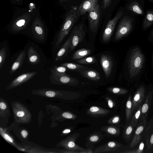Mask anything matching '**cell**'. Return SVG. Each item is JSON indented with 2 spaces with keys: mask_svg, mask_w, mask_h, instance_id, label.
<instances>
[{
  "mask_svg": "<svg viewBox=\"0 0 153 153\" xmlns=\"http://www.w3.org/2000/svg\"><path fill=\"white\" fill-rule=\"evenodd\" d=\"M80 15L79 6H72L66 14L65 21L58 35L55 44V48L56 49L59 48L61 44Z\"/></svg>",
  "mask_w": 153,
  "mask_h": 153,
  "instance_id": "6da1fadb",
  "label": "cell"
},
{
  "mask_svg": "<svg viewBox=\"0 0 153 153\" xmlns=\"http://www.w3.org/2000/svg\"><path fill=\"white\" fill-rule=\"evenodd\" d=\"M144 60V56L139 47L131 50L127 60L128 72L131 78L135 77L140 72Z\"/></svg>",
  "mask_w": 153,
  "mask_h": 153,
  "instance_id": "7a4b0ae2",
  "label": "cell"
},
{
  "mask_svg": "<svg viewBox=\"0 0 153 153\" xmlns=\"http://www.w3.org/2000/svg\"><path fill=\"white\" fill-rule=\"evenodd\" d=\"M133 20L130 18L125 16L120 22L115 33L114 39L118 40L128 35L132 27Z\"/></svg>",
  "mask_w": 153,
  "mask_h": 153,
  "instance_id": "3957f363",
  "label": "cell"
},
{
  "mask_svg": "<svg viewBox=\"0 0 153 153\" xmlns=\"http://www.w3.org/2000/svg\"><path fill=\"white\" fill-rule=\"evenodd\" d=\"M97 0L93 8L88 12V19L90 30L95 32L98 28L100 17V9Z\"/></svg>",
  "mask_w": 153,
  "mask_h": 153,
  "instance_id": "277c9868",
  "label": "cell"
},
{
  "mask_svg": "<svg viewBox=\"0 0 153 153\" xmlns=\"http://www.w3.org/2000/svg\"><path fill=\"white\" fill-rule=\"evenodd\" d=\"M49 79L53 83L55 84L75 86L79 83L76 79L66 74L57 75L51 73L49 76Z\"/></svg>",
  "mask_w": 153,
  "mask_h": 153,
  "instance_id": "5b68a950",
  "label": "cell"
},
{
  "mask_svg": "<svg viewBox=\"0 0 153 153\" xmlns=\"http://www.w3.org/2000/svg\"><path fill=\"white\" fill-rule=\"evenodd\" d=\"M123 14V12L120 10L112 19L108 21L102 34V39L104 42H107L110 40L117 22Z\"/></svg>",
  "mask_w": 153,
  "mask_h": 153,
  "instance_id": "8992f818",
  "label": "cell"
},
{
  "mask_svg": "<svg viewBox=\"0 0 153 153\" xmlns=\"http://www.w3.org/2000/svg\"><path fill=\"white\" fill-rule=\"evenodd\" d=\"M125 146L116 141H111L95 148L93 150V153H118L117 151L123 149Z\"/></svg>",
  "mask_w": 153,
  "mask_h": 153,
  "instance_id": "52a82bcc",
  "label": "cell"
},
{
  "mask_svg": "<svg viewBox=\"0 0 153 153\" xmlns=\"http://www.w3.org/2000/svg\"><path fill=\"white\" fill-rule=\"evenodd\" d=\"M147 152L152 153L153 150V118L148 123L143 136Z\"/></svg>",
  "mask_w": 153,
  "mask_h": 153,
  "instance_id": "ba28073f",
  "label": "cell"
},
{
  "mask_svg": "<svg viewBox=\"0 0 153 153\" xmlns=\"http://www.w3.org/2000/svg\"><path fill=\"white\" fill-rule=\"evenodd\" d=\"M85 33L83 24H79L74 27L71 33L72 38L69 52L74 50L79 43L83 41Z\"/></svg>",
  "mask_w": 153,
  "mask_h": 153,
  "instance_id": "9c48e42d",
  "label": "cell"
},
{
  "mask_svg": "<svg viewBox=\"0 0 153 153\" xmlns=\"http://www.w3.org/2000/svg\"><path fill=\"white\" fill-rule=\"evenodd\" d=\"M148 122L147 118L143 119L137 126L134 131V134L130 145V148H132L136 146L140 141L146 128Z\"/></svg>",
  "mask_w": 153,
  "mask_h": 153,
  "instance_id": "30bf717a",
  "label": "cell"
},
{
  "mask_svg": "<svg viewBox=\"0 0 153 153\" xmlns=\"http://www.w3.org/2000/svg\"><path fill=\"white\" fill-rule=\"evenodd\" d=\"M31 31L34 37L43 41L45 39V32L43 24L40 19L37 17L33 23Z\"/></svg>",
  "mask_w": 153,
  "mask_h": 153,
  "instance_id": "8fae6325",
  "label": "cell"
},
{
  "mask_svg": "<svg viewBox=\"0 0 153 153\" xmlns=\"http://www.w3.org/2000/svg\"><path fill=\"white\" fill-rule=\"evenodd\" d=\"M31 15L28 13H25L18 17L13 23V31L18 32L24 29L29 23Z\"/></svg>",
  "mask_w": 153,
  "mask_h": 153,
  "instance_id": "7c38bea8",
  "label": "cell"
},
{
  "mask_svg": "<svg viewBox=\"0 0 153 153\" xmlns=\"http://www.w3.org/2000/svg\"><path fill=\"white\" fill-rule=\"evenodd\" d=\"M145 93V88L143 85L140 86L134 95L132 100V115L141 103L144 101Z\"/></svg>",
  "mask_w": 153,
  "mask_h": 153,
  "instance_id": "4fadbf2b",
  "label": "cell"
},
{
  "mask_svg": "<svg viewBox=\"0 0 153 153\" xmlns=\"http://www.w3.org/2000/svg\"><path fill=\"white\" fill-rule=\"evenodd\" d=\"M100 62L105 76L108 78L111 73L113 66L112 58L108 55L102 54L101 56Z\"/></svg>",
  "mask_w": 153,
  "mask_h": 153,
  "instance_id": "5bb4252c",
  "label": "cell"
},
{
  "mask_svg": "<svg viewBox=\"0 0 153 153\" xmlns=\"http://www.w3.org/2000/svg\"><path fill=\"white\" fill-rule=\"evenodd\" d=\"M37 74L36 72H27L22 74L14 79L10 83L9 86L14 87L29 81Z\"/></svg>",
  "mask_w": 153,
  "mask_h": 153,
  "instance_id": "9a60e30c",
  "label": "cell"
},
{
  "mask_svg": "<svg viewBox=\"0 0 153 153\" xmlns=\"http://www.w3.org/2000/svg\"><path fill=\"white\" fill-rule=\"evenodd\" d=\"M72 35L71 34L69 37L62 46L57 53L55 59L56 61L61 60L68 54L71 45L72 40Z\"/></svg>",
  "mask_w": 153,
  "mask_h": 153,
  "instance_id": "2e32d148",
  "label": "cell"
},
{
  "mask_svg": "<svg viewBox=\"0 0 153 153\" xmlns=\"http://www.w3.org/2000/svg\"><path fill=\"white\" fill-rule=\"evenodd\" d=\"M153 91H149L142 106L139 119L147 118L153 98Z\"/></svg>",
  "mask_w": 153,
  "mask_h": 153,
  "instance_id": "e0dca14e",
  "label": "cell"
},
{
  "mask_svg": "<svg viewBox=\"0 0 153 153\" xmlns=\"http://www.w3.org/2000/svg\"><path fill=\"white\" fill-rule=\"evenodd\" d=\"M110 112V111L108 109L98 106H92L87 110L86 114L93 117H98L106 116Z\"/></svg>",
  "mask_w": 153,
  "mask_h": 153,
  "instance_id": "ac0fdd59",
  "label": "cell"
},
{
  "mask_svg": "<svg viewBox=\"0 0 153 153\" xmlns=\"http://www.w3.org/2000/svg\"><path fill=\"white\" fill-rule=\"evenodd\" d=\"M26 56L25 51H22L17 56L13 64L10 71V75L13 74L22 65Z\"/></svg>",
  "mask_w": 153,
  "mask_h": 153,
  "instance_id": "d6986e66",
  "label": "cell"
},
{
  "mask_svg": "<svg viewBox=\"0 0 153 153\" xmlns=\"http://www.w3.org/2000/svg\"><path fill=\"white\" fill-rule=\"evenodd\" d=\"M103 137V136L101 132L96 131L94 132L87 137L85 145L87 147H90L94 144L100 142Z\"/></svg>",
  "mask_w": 153,
  "mask_h": 153,
  "instance_id": "ffe728a7",
  "label": "cell"
},
{
  "mask_svg": "<svg viewBox=\"0 0 153 153\" xmlns=\"http://www.w3.org/2000/svg\"><path fill=\"white\" fill-rule=\"evenodd\" d=\"M27 57L29 62L32 65L37 64L40 62L39 53L32 46L30 47L28 50Z\"/></svg>",
  "mask_w": 153,
  "mask_h": 153,
  "instance_id": "44dd1931",
  "label": "cell"
},
{
  "mask_svg": "<svg viewBox=\"0 0 153 153\" xmlns=\"http://www.w3.org/2000/svg\"><path fill=\"white\" fill-rule=\"evenodd\" d=\"M97 0H85L79 6V10L81 15L88 12L93 8Z\"/></svg>",
  "mask_w": 153,
  "mask_h": 153,
  "instance_id": "7402d4cb",
  "label": "cell"
},
{
  "mask_svg": "<svg viewBox=\"0 0 153 153\" xmlns=\"http://www.w3.org/2000/svg\"><path fill=\"white\" fill-rule=\"evenodd\" d=\"M101 130L107 135L113 137L119 136L120 133V128L119 126L110 125L102 127Z\"/></svg>",
  "mask_w": 153,
  "mask_h": 153,
  "instance_id": "603a6c76",
  "label": "cell"
},
{
  "mask_svg": "<svg viewBox=\"0 0 153 153\" xmlns=\"http://www.w3.org/2000/svg\"><path fill=\"white\" fill-rule=\"evenodd\" d=\"M83 77L94 81H98L101 79L100 74L93 69H86L79 72Z\"/></svg>",
  "mask_w": 153,
  "mask_h": 153,
  "instance_id": "cb8c5ba5",
  "label": "cell"
},
{
  "mask_svg": "<svg viewBox=\"0 0 153 153\" xmlns=\"http://www.w3.org/2000/svg\"><path fill=\"white\" fill-rule=\"evenodd\" d=\"M60 65L65 67L67 70L80 72L88 69L86 66L73 63L66 62L61 64Z\"/></svg>",
  "mask_w": 153,
  "mask_h": 153,
  "instance_id": "d4e9b609",
  "label": "cell"
},
{
  "mask_svg": "<svg viewBox=\"0 0 153 153\" xmlns=\"http://www.w3.org/2000/svg\"><path fill=\"white\" fill-rule=\"evenodd\" d=\"M91 52V50L90 49L85 48L80 49L74 52L72 59L73 60L81 59L88 55Z\"/></svg>",
  "mask_w": 153,
  "mask_h": 153,
  "instance_id": "484cf974",
  "label": "cell"
},
{
  "mask_svg": "<svg viewBox=\"0 0 153 153\" xmlns=\"http://www.w3.org/2000/svg\"><path fill=\"white\" fill-rule=\"evenodd\" d=\"M135 127L132 123H130L124 128L122 135L126 141H127L130 139Z\"/></svg>",
  "mask_w": 153,
  "mask_h": 153,
  "instance_id": "4316f807",
  "label": "cell"
},
{
  "mask_svg": "<svg viewBox=\"0 0 153 153\" xmlns=\"http://www.w3.org/2000/svg\"><path fill=\"white\" fill-rule=\"evenodd\" d=\"M132 104L131 96L130 94L126 103V123L132 117Z\"/></svg>",
  "mask_w": 153,
  "mask_h": 153,
  "instance_id": "83f0119b",
  "label": "cell"
},
{
  "mask_svg": "<svg viewBox=\"0 0 153 153\" xmlns=\"http://www.w3.org/2000/svg\"><path fill=\"white\" fill-rule=\"evenodd\" d=\"M144 102V101L141 103L132 116L130 123H132L135 127L136 126L138 120L140 118L141 107Z\"/></svg>",
  "mask_w": 153,
  "mask_h": 153,
  "instance_id": "f1b7e54d",
  "label": "cell"
},
{
  "mask_svg": "<svg viewBox=\"0 0 153 153\" xmlns=\"http://www.w3.org/2000/svg\"><path fill=\"white\" fill-rule=\"evenodd\" d=\"M127 9L138 14L142 15L143 13L142 9L136 2H134L130 4L127 7Z\"/></svg>",
  "mask_w": 153,
  "mask_h": 153,
  "instance_id": "f546056e",
  "label": "cell"
},
{
  "mask_svg": "<svg viewBox=\"0 0 153 153\" xmlns=\"http://www.w3.org/2000/svg\"><path fill=\"white\" fill-rule=\"evenodd\" d=\"M67 70L66 68L62 66L55 65L50 70L51 73L57 75H62L66 74Z\"/></svg>",
  "mask_w": 153,
  "mask_h": 153,
  "instance_id": "4dcf8cb0",
  "label": "cell"
},
{
  "mask_svg": "<svg viewBox=\"0 0 153 153\" xmlns=\"http://www.w3.org/2000/svg\"><path fill=\"white\" fill-rule=\"evenodd\" d=\"M153 22V12H148L143 24V27L146 29L149 27Z\"/></svg>",
  "mask_w": 153,
  "mask_h": 153,
  "instance_id": "1f68e13d",
  "label": "cell"
},
{
  "mask_svg": "<svg viewBox=\"0 0 153 153\" xmlns=\"http://www.w3.org/2000/svg\"><path fill=\"white\" fill-rule=\"evenodd\" d=\"M97 62L96 58L94 56H89L80 59L76 62L82 64H91L95 63Z\"/></svg>",
  "mask_w": 153,
  "mask_h": 153,
  "instance_id": "d6a6232c",
  "label": "cell"
},
{
  "mask_svg": "<svg viewBox=\"0 0 153 153\" xmlns=\"http://www.w3.org/2000/svg\"><path fill=\"white\" fill-rule=\"evenodd\" d=\"M108 90L111 93L119 95H123L128 92L127 90L120 88L110 87L107 88Z\"/></svg>",
  "mask_w": 153,
  "mask_h": 153,
  "instance_id": "836d02e7",
  "label": "cell"
},
{
  "mask_svg": "<svg viewBox=\"0 0 153 153\" xmlns=\"http://www.w3.org/2000/svg\"><path fill=\"white\" fill-rule=\"evenodd\" d=\"M144 147V142L142 141H140L139 145L137 149H133L131 150H127L122 152V153H142L143 152Z\"/></svg>",
  "mask_w": 153,
  "mask_h": 153,
  "instance_id": "e575fe53",
  "label": "cell"
},
{
  "mask_svg": "<svg viewBox=\"0 0 153 153\" xmlns=\"http://www.w3.org/2000/svg\"><path fill=\"white\" fill-rule=\"evenodd\" d=\"M6 48L4 47L0 50V69L2 67L6 57Z\"/></svg>",
  "mask_w": 153,
  "mask_h": 153,
  "instance_id": "d590c367",
  "label": "cell"
},
{
  "mask_svg": "<svg viewBox=\"0 0 153 153\" xmlns=\"http://www.w3.org/2000/svg\"><path fill=\"white\" fill-rule=\"evenodd\" d=\"M120 117L118 115H115L109 119L107 123L111 125H117L120 122Z\"/></svg>",
  "mask_w": 153,
  "mask_h": 153,
  "instance_id": "8d00e7d4",
  "label": "cell"
},
{
  "mask_svg": "<svg viewBox=\"0 0 153 153\" xmlns=\"http://www.w3.org/2000/svg\"><path fill=\"white\" fill-rule=\"evenodd\" d=\"M62 115L64 118L72 120H74L77 117L75 114L70 112H64Z\"/></svg>",
  "mask_w": 153,
  "mask_h": 153,
  "instance_id": "74e56055",
  "label": "cell"
},
{
  "mask_svg": "<svg viewBox=\"0 0 153 153\" xmlns=\"http://www.w3.org/2000/svg\"><path fill=\"white\" fill-rule=\"evenodd\" d=\"M106 100L107 101L108 106L109 108H111L114 107L116 104L114 102L110 97H106Z\"/></svg>",
  "mask_w": 153,
  "mask_h": 153,
  "instance_id": "f35d334b",
  "label": "cell"
},
{
  "mask_svg": "<svg viewBox=\"0 0 153 153\" xmlns=\"http://www.w3.org/2000/svg\"><path fill=\"white\" fill-rule=\"evenodd\" d=\"M112 0H103L102 8L105 9L110 6Z\"/></svg>",
  "mask_w": 153,
  "mask_h": 153,
  "instance_id": "ab89813d",
  "label": "cell"
},
{
  "mask_svg": "<svg viewBox=\"0 0 153 153\" xmlns=\"http://www.w3.org/2000/svg\"><path fill=\"white\" fill-rule=\"evenodd\" d=\"M94 148V146H93L89 148H84L80 151V153H93Z\"/></svg>",
  "mask_w": 153,
  "mask_h": 153,
  "instance_id": "60d3db41",
  "label": "cell"
},
{
  "mask_svg": "<svg viewBox=\"0 0 153 153\" xmlns=\"http://www.w3.org/2000/svg\"><path fill=\"white\" fill-rule=\"evenodd\" d=\"M55 94V92L53 91H47L45 93L46 96L50 97H53Z\"/></svg>",
  "mask_w": 153,
  "mask_h": 153,
  "instance_id": "b9f144b4",
  "label": "cell"
},
{
  "mask_svg": "<svg viewBox=\"0 0 153 153\" xmlns=\"http://www.w3.org/2000/svg\"><path fill=\"white\" fill-rule=\"evenodd\" d=\"M72 130V128L66 129L63 131L62 133L64 134H68L71 132Z\"/></svg>",
  "mask_w": 153,
  "mask_h": 153,
  "instance_id": "7bdbcfd3",
  "label": "cell"
},
{
  "mask_svg": "<svg viewBox=\"0 0 153 153\" xmlns=\"http://www.w3.org/2000/svg\"><path fill=\"white\" fill-rule=\"evenodd\" d=\"M21 134L23 137L25 138L27 137L28 134V133L26 130H23L21 131Z\"/></svg>",
  "mask_w": 153,
  "mask_h": 153,
  "instance_id": "ee69618b",
  "label": "cell"
},
{
  "mask_svg": "<svg viewBox=\"0 0 153 153\" xmlns=\"http://www.w3.org/2000/svg\"><path fill=\"white\" fill-rule=\"evenodd\" d=\"M17 115L19 117H22L25 115V113L23 111H19L16 113Z\"/></svg>",
  "mask_w": 153,
  "mask_h": 153,
  "instance_id": "f6af8a7d",
  "label": "cell"
},
{
  "mask_svg": "<svg viewBox=\"0 0 153 153\" xmlns=\"http://www.w3.org/2000/svg\"><path fill=\"white\" fill-rule=\"evenodd\" d=\"M0 107L2 109H5L6 108L5 104L3 102H1L0 103Z\"/></svg>",
  "mask_w": 153,
  "mask_h": 153,
  "instance_id": "bcb514c9",
  "label": "cell"
},
{
  "mask_svg": "<svg viewBox=\"0 0 153 153\" xmlns=\"http://www.w3.org/2000/svg\"><path fill=\"white\" fill-rule=\"evenodd\" d=\"M5 137L7 139H8L10 142H13V140L8 135L5 134Z\"/></svg>",
  "mask_w": 153,
  "mask_h": 153,
  "instance_id": "7dc6e473",
  "label": "cell"
},
{
  "mask_svg": "<svg viewBox=\"0 0 153 153\" xmlns=\"http://www.w3.org/2000/svg\"><path fill=\"white\" fill-rule=\"evenodd\" d=\"M69 0H60V2H63L64 1H65Z\"/></svg>",
  "mask_w": 153,
  "mask_h": 153,
  "instance_id": "c3c4849f",
  "label": "cell"
},
{
  "mask_svg": "<svg viewBox=\"0 0 153 153\" xmlns=\"http://www.w3.org/2000/svg\"><path fill=\"white\" fill-rule=\"evenodd\" d=\"M152 61H153V53L152 54Z\"/></svg>",
  "mask_w": 153,
  "mask_h": 153,
  "instance_id": "681fc988",
  "label": "cell"
},
{
  "mask_svg": "<svg viewBox=\"0 0 153 153\" xmlns=\"http://www.w3.org/2000/svg\"><path fill=\"white\" fill-rule=\"evenodd\" d=\"M16 0V1H19V0Z\"/></svg>",
  "mask_w": 153,
  "mask_h": 153,
  "instance_id": "f907efd6",
  "label": "cell"
},
{
  "mask_svg": "<svg viewBox=\"0 0 153 153\" xmlns=\"http://www.w3.org/2000/svg\"></svg>",
  "mask_w": 153,
  "mask_h": 153,
  "instance_id": "816d5d0a",
  "label": "cell"
}]
</instances>
